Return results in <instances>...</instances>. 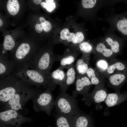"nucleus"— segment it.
I'll return each mask as SVG.
<instances>
[{"instance_id": "1", "label": "nucleus", "mask_w": 127, "mask_h": 127, "mask_svg": "<svg viewBox=\"0 0 127 127\" xmlns=\"http://www.w3.org/2000/svg\"><path fill=\"white\" fill-rule=\"evenodd\" d=\"M14 75L0 77V102L2 107L14 95L35 87Z\"/></svg>"}, {"instance_id": "2", "label": "nucleus", "mask_w": 127, "mask_h": 127, "mask_svg": "<svg viewBox=\"0 0 127 127\" xmlns=\"http://www.w3.org/2000/svg\"><path fill=\"white\" fill-rule=\"evenodd\" d=\"M41 90L40 87H35L28 90L17 93L14 95L0 109L2 111L8 109L16 111L25 115L28 110L25 107L27 102L32 99Z\"/></svg>"}, {"instance_id": "3", "label": "nucleus", "mask_w": 127, "mask_h": 127, "mask_svg": "<svg viewBox=\"0 0 127 127\" xmlns=\"http://www.w3.org/2000/svg\"><path fill=\"white\" fill-rule=\"evenodd\" d=\"M12 74L36 87L42 86L46 88L50 87L48 77L36 69L24 67L14 70Z\"/></svg>"}, {"instance_id": "4", "label": "nucleus", "mask_w": 127, "mask_h": 127, "mask_svg": "<svg viewBox=\"0 0 127 127\" xmlns=\"http://www.w3.org/2000/svg\"><path fill=\"white\" fill-rule=\"evenodd\" d=\"M58 114L73 116L80 111L77 105L76 98L66 92H61L54 101Z\"/></svg>"}, {"instance_id": "5", "label": "nucleus", "mask_w": 127, "mask_h": 127, "mask_svg": "<svg viewBox=\"0 0 127 127\" xmlns=\"http://www.w3.org/2000/svg\"><path fill=\"white\" fill-rule=\"evenodd\" d=\"M44 91L41 90L32 100L36 112L44 111L50 115L54 106V101L51 89L48 87Z\"/></svg>"}, {"instance_id": "6", "label": "nucleus", "mask_w": 127, "mask_h": 127, "mask_svg": "<svg viewBox=\"0 0 127 127\" xmlns=\"http://www.w3.org/2000/svg\"><path fill=\"white\" fill-rule=\"evenodd\" d=\"M55 61L56 57L51 52H40L36 54L31 68L39 71L48 77Z\"/></svg>"}, {"instance_id": "7", "label": "nucleus", "mask_w": 127, "mask_h": 127, "mask_svg": "<svg viewBox=\"0 0 127 127\" xmlns=\"http://www.w3.org/2000/svg\"><path fill=\"white\" fill-rule=\"evenodd\" d=\"M31 118L25 117L18 111L12 109L0 112V123L10 127H22V125L32 121Z\"/></svg>"}, {"instance_id": "8", "label": "nucleus", "mask_w": 127, "mask_h": 127, "mask_svg": "<svg viewBox=\"0 0 127 127\" xmlns=\"http://www.w3.org/2000/svg\"><path fill=\"white\" fill-rule=\"evenodd\" d=\"M107 94L104 86H95L92 92L83 97L82 100L85 101L88 105H90L92 103H99L105 101Z\"/></svg>"}, {"instance_id": "9", "label": "nucleus", "mask_w": 127, "mask_h": 127, "mask_svg": "<svg viewBox=\"0 0 127 127\" xmlns=\"http://www.w3.org/2000/svg\"><path fill=\"white\" fill-rule=\"evenodd\" d=\"M74 83L75 87L72 96L76 98L79 95H83L84 97L89 94V91L92 84L86 74L77 76Z\"/></svg>"}, {"instance_id": "10", "label": "nucleus", "mask_w": 127, "mask_h": 127, "mask_svg": "<svg viewBox=\"0 0 127 127\" xmlns=\"http://www.w3.org/2000/svg\"><path fill=\"white\" fill-rule=\"evenodd\" d=\"M15 68L14 64L10 57L3 51L0 56V77L7 76L12 74Z\"/></svg>"}, {"instance_id": "11", "label": "nucleus", "mask_w": 127, "mask_h": 127, "mask_svg": "<svg viewBox=\"0 0 127 127\" xmlns=\"http://www.w3.org/2000/svg\"><path fill=\"white\" fill-rule=\"evenodd\" d=\"M50 83V88L54 90L56 85H58L60 87L64 83L66 77V73L63 69L58 68L48 76Z\"/></svg>"}, {"instance_id": "12", "label": "nucleus", "mask_w": 127, "mask_h": 127, "mask_svg": "<svg viewBox=\"0 0 127 127\" xmlns=\"http://www.w3.org/2000/svg\"><path fill=\"white\" fill-rule=\"evenodd\" d=\"M73 127H93L91 116L81 111L73 117Z\"/></svg>"}, {"instance_id": "13", "label": "nucleus", "mask_w": 127, "mask_h": 127, "mask_svg": "<svg viewBox=\"0 0 127 127\" xmlns=\"http://www.w3.org/2000/svg\"><path fill=\"white\" fill-rule=\"evenodd\" d=\"M89 54H83L77 61L75 64L77 76L86 74L88 69L90 67Z\"/></svg>"}, {"instance_id": "14", "label": "nucleus", "mask_w": 127, "mask_h": 127, "mask_svg": "<svg viewBox=\"0 0 127 127\" xmlns=\"http://www.w3.org/2000/svg\"><path fill=\"white\" fill-rule=\"evenodd\" d=\"M102 74L96 68L90 67L87 71L86 75L92 85L104 86V78Z\"/></svg>"}, {"instance_id": "15", "label": "nucleus", "mask_w": 127, "mask_h": 127, "mask_svg": "<svg viewBox=\"0 0 127 127\" xmlns=\"http://www.w3.org/2000/svg\"><path fill=\"white\" fill-rule=\"evenodd\" d=\"M77 56V53H69L56 57V61L60 62V65L58 68L63 69L65 68L68 69L73 65Z\"/></svg>"}, {"instance_id": "16", "label": "nucleus", "mask_w": 127, "mask_h": 127, "mask_svg": "<svg viewBox=\"0 0 127 127\" xmlns=\"http://www.w3.org/2000/svg\"><path fill=\"white\" fill-rule=\"evenodd\" d=\"M67 69L65 82L60 87L62 92H65L69 86L75 83L76 77L75 65H73Z\"/></svg>"}, {"instance_id": "17", "label": "nucleus", "mask_w": 127, "mask_h": 127, "mask_svg": "<svg viewBox=\"0 0 127 127\" xmlns=\"http://www.w3.org/2000/svg\"><path fill=\"white\" fill-rule=\"evenodd\" d=\"M55 115L57 127H73V116L58 114Z\"/></svg>"}, {"instance_id": "18", "label": "nucleus", "mask_w": 127, "mask_h": 127, "mask_svg": "<svg viewBox=\"0 0 127 127\" xmlns=\"http://www.w3.org/2000/svg\"><path fill=\"white\" fill-rule=\"evenodd\" d=\"M126 76L123 74L117 73L111 75L109 78V81L112 86L117 87L120 85L125 80Z\"/></svg>"}, {"instance_id": "19", "label": "nucleus", "mask_w": 127, "mask_h": 127, "mask_svg": "<svg viewBox=\"0 0 127 127\" xmlns=\"http://www.w3.org/2000/svg\"><path fill=\"white\" fill-rule=\"evenodd\" d=\"M121 96L117 92L109 93L107 94L105 102L108 107H112L119 103L121 101Z\"/></svg>"}, {"instance_id": "20", "label": "nucleus", "mask_w": 127, "mask_h": 127, "mask_svg": "<svg viewBox=\"0 0 127 127\" xmlns=\"http://www.w3.org/2000/svg\"><path fill=\"white\" fill-rule=\"evenodd\" d=\"M125 68L124 64L120 62H117L109 65L106 72L108 74H113L120 73V71H123Z\"/></svg>"}, {"instance_id": "21", "label": "nucleus", "mask_w": 127, "mask_h": 127, "mask_svg": "<svg viewBox=\"0 0 127 127\" xmlns=\"http://www.w3.org/2000/svg\"><path fill=\"white\" fill-rule=\"evenodd\" d=\"M95 49L97 52L106 58L111 57L114 54L110 48H107L106 45L102 43H100L97 44Z\"/></svg>"}, {"instance_id": "22", "label": "nucleus", "mask_w": 127, "mask_h": 127, "mask_svg": "<svg viewBox=\"0 0 127 127\" xmlns=\"http://www.w3.org/2000/svg\"><path fill=\"white\" fill-rule=\"evenodd\" d=\"M7 8L9 13L12 16L17 14L20 9V5L18 0H9L7 4Z\"/></svg>"}, {"instance_id": "23", "label": "nucleus", "mask_w": 127, "mask_h": 127, "mask_svg": "<svg viewBox=\"0 0 127 127\" xmlns=\"http://www.w3.org/2000/svg\"><path fill=\"white\" fill-rule=\"evenodd\" d=\"M117 28L123 34L127 35V15L121 17L117 21Z\"/></svg>"}, {"instance_id": "24", "label": "nucleus", "mask_w": 127, "mask_h": 127, "mask_svg": "<svg viewBox=\"0 0 127 127\" xmlns=\"http://www.w3.org/2000/svg\"><path fill=\"white\" fill-rule=\"evenodd\" d=\"M105 41L114 53H117L119 52L120 45L117 40L110 37H108L106 38Z\"/></svg>"}, {"instance_id": "25", "label": "nucleus", "mask_w": 127, "mask_h": 127, "mask_svg": "<svg viewBox=\"0 0 127 127\" xmlns=\"http://www.w3.org/2000/svg\"><path fill=\"white\" fill-rule=\"evenodd\" d=\"M15 45V41L11 36L7 35L5 36L3 44L5 50L3 51H11L14 48Z\"/></svg>"}, {"instance_id": "26", "label": "nucleus", "mask_w": 127, "mask_h": 127, "mask_svg": "<svg viewBox=\"0 0 127 127\" xmlns=\"http://www.w3.org/2000/svg\"><path fill=\"white\" fill-rule=\"evenodd\" d=\"M79 48L83 54H89L92 51L93 47L92 45L87 41L83 42L79 44Z\"/></svg>"}, {"instance_id": "27", "label": "nucleus", "mask_w": 127, "mask_h": 127, "mask_svg": "<svg viewBox=\"0 0 127 127\" xmlns=\"http://www.w3.org/2000/svg\"><path fill=\"white\" fill-rule=\"evenodd\" d=\"M96 69L100 72L103 73L106 72L109 66L107 62L105 60L101 59L99 60L96 62Z\"/></svg>"}, {"instance_id": "28", "label": "nucleus", "mask_w": 127, "mask_h": 127, "mask_svg": "<svg viewBox=\"0 0 127 127\" xmlns=\"http://www.w3.org/2000/svg\"><path fill=\"white\" fill-rule=\"evenodd\" d=\"M46 2H42L40 4L42 7L45 8L49 12H51L56 8V4L53 0H46Z\"/></svg>"}, {"instance_id": "29", "label": "nucleus", "mask_w": 127, "mask_h": 127, "mask_svg": "<svg viewBox=\"0 0 127 127\" xmlns=\"http://www.w3.org/2000/svg\"><path fill=\"white\" fill-rule=\"evenodd\" d=\"M96 2V0H83L82 1V4L85 8H91L95 6Z\"/></svg>"}, {"instance_id": "30", "label": "nucleus", "mask_w": 127, "mask_h": 127, "mask_svg": "<svg viewBox=\"0 0 127 127\" xmlns=\"http://www.w3.org/2000/svg\"><path fill=\"white\" fill-rule=\"evenodd\" d=\"M84 38L83 33L81 32H78L75 34V38L72 42L74 44H79L82 42Z\"/></svg>"}, {"instance_id": "31", "label": "nucleus", "mask_w": 127, "mask_h": 127, "mask_svg": "<svg viewBox=\"0 0 127 127\" xmlns=\"http://www.w3.org/2000/svg\"><path fill=\"white\" fill-rule=\"evenodd\" d=\"M44 30L46 32H48L51 30L52 26L51 23L48 21L46 20L44 23L41 24Z\"/></svg>"}, {"instance_id": "32", "label": "nucleus", "mask_w": 127, "mask_h": 127, "mask_svg": "<svg viewBox=\"0 0 127 127\" xmlns=\"http://www.w3.org/2000/svg\"><path fill=\"white\" fill-rule=\"evenodd\" d=\"M69 33L68 29L65 28L62 30L60 32V38L63 40L67 39L68 34Z\"/></svg>"}, {"instance_id": "33", "label": "nucleus", "mask_w": 127, "mask_h": 127, "mask_svg": "<svg viewBox=\"0 0 127 127\" xmlns=\"http://www.w3.org/2000/svg\"><path fill=\"white\" fill-rule=\"evenodd\" d=\"M35 30L38 33H41L43 30V28L42 25L41 24H37L35 27Z\"/></svg>"}, {"instance_id": "34", "label": "nucleus", "mask_w": 127, "mask_h": 127, "mask_svg": "<svg viewBox=\"0 0 127 127\" xmlns=\"http://www.w3.org/2000/svg\"><path fill=\"white\" fill-rule=\"evenodd\" d=\"M75 34L73 33L69 32L68 34L67 40L69 42H72L75 38Z\"/></svg>"}, {"instance_id": "35", "label": "nucleus", "mask_w": 127, "mask_h": 127, "mask_svg": "<svg viewBox=\"0 0 127 127\" xmlns=\"http://www.w3.org/2000/svg\"><path fill=\"white\" fill-rule=\"evenodd\" d=\"M39 20L41 24L44 23L46 21L44 17L43 16L40 17L39 18Z\"/></svg>"}, {"instance_id": "36", "label": "nucleus", "mask_w": 127, "mask_h": 127, "mask_svg": "<svg viewBox=\"0 0 127 127\" xmlns=\"http://www.w3.org/2000/svg\"><path fill=\"white\" fill-rule=\"evenodd\" d=\"M42 0H33V1L34 3L36 4H39L41 2Z\"/></svg>"}, {"instance_id": "37", "label": "nucleus", "mask_w": 127, "mask_h": 127, "mask_svg": "<svg viewBox=\"0 0 127 127\" xmlns=\"http://www.w3.org/2000/svg\"><path fill=\"white\" fill-rule=\"evenodd\" d=\"M0 127H10L0 123Z\"/></svg>"}, {"instance_id": "38", "label": "nucleus", "mask_w": 127, "mask_h": 127, "mask_svg": "<svg viewBox=\"0 0 127 127\" xmlns=\"http://www.w3.org/2000/svg\"><path fill=\"white\" fill-rule=\"evenodd\" d=\"M3 24V21L1 20V19H0V26L1 27V26Z\"/></svg>"}, {"instance_id": "39", "label": "nucleus", "mask_w": 127, "mask_h": 127, "mask_svg": "<svg viewBox=\"0 0 127 127\" xmlns=\"http://www.w3.org/2000/svg\"><path fill=\"white\" fill-rule=\"evenodd\" d=\"M48 127H52L50 126H49Z\"/></svg>"}]
</instances>
